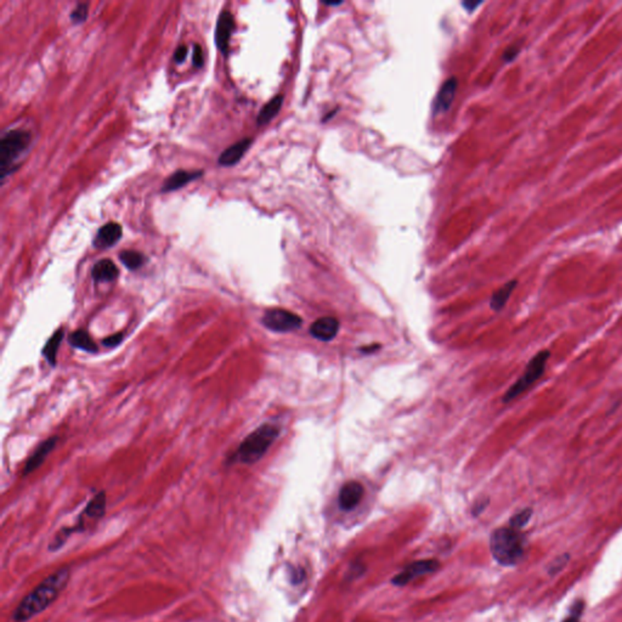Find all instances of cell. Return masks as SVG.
<instances>
[{
  "label": "cell",
  "mask_w": 622,
  "mask_h": 622,
  "mask_svg": "<svg viewBox=\"0 0 622 622\" xmlns=\"http://www.w3.org/2000/svg\"><path fill=\"white\" fill-rule=\"evenodd\" d=\"M71 572L68 568H61L46 577L38 586L26 596L14 612V621L27 622L57 601L70 581Z\"/></svg>",
  "instance_id": "obj_1"
},
{
  "label": "cell",
  "mask_w": 622,
  "mask_h": 622,
  "mask_svg": "<svg viewBox=\"0 0 622 622\" xmlns=\"http://www.w3.org/2000/svg\"><path fill=\"white\" fill-rule=\"evenodd\" d=\"M490 550L501 565H516L525 553V536L510 526L500 528L491 534Z\"/></svg>",
  "instance_id": "obj_2"
},
{
  "label": "cell",
  "mask_w": 622,
  "mask_h": 622,
  "mask_svg": "<svg viewBox=\"0 0 622 622\" xmlns=\"http://www.w3.org/2000/svg\"><path fill=\"white\" fill-rule=\"evenodd\" d=\"M279 434L280 429L275 424H263L242 441L232 459L243 464L258 462L266 454V451L270 449Z\"/></svg>",
  "instance_id": "obj_3"
},
{
  "label": "cell",
  "mask_w": 622,
  "mask_h": 622,
  "mask_svg": "<svg viewBox=\"0 0 622 622\" xmlns=\"http://www.w3.org/2000/svg\"><path fill=\"white\" fill-rule=\"evenodd\" d=\"M31 141V134L25 130H10L0 140V167L1 179L14 170L12 167Z\"/></svg>",
  "instance_id": "obj_4"
},
{
  "label": "cell",
  "mask_w": 622,
  "mask_h": 622,
  "mask_svg": "<svg viewBox=\"0 0 622 622\" xmlns=\"http://www.w3.org/2000/svg\"><path fill=\"white\" fill-rule=\"evenodd\" d=\"M550 357L551 352L547 349L537 352L535 357L528 362L523 376L505 392L502 401L505 403H510L512 400L521 397V394L528 390L534 383L537 382L546 371L547 362L550 360Z\"/></svg>",
  "instance_id": "obj_5"
},
{
  "label": "cell",
  "mask_w": 622,
  "mask_h": 622,
  "mask_svg": "<svg viewBox=\"0 0 622 622\" xmlns=\"http://www.w3.org/2000/svg\"><path fill=\"white\" fill-rule=\"evenodd\" d=\"M261 322L270 331L286 333L301 328L303 320L294 312L277 308L266 311Z\"/></svg>",
  "instance_id": "obj_6"
},
{
  "label": "cell",
  "mask_w": 622,
  "mask_h": 622,
  "mask_svg": "<svg viewBox=\"0 0 622 622\" xmlns=\"http://www.w3.org/2000/svg\"><path fill=\"white\" fill-rule=\"evenodd\" d=\"M440 568V563L435 559H425V561H414L406 566L403 572L394 577L393 585L395 586H406L408 583L417 580L419 577L433 574Z\"/></svg>",
  "instance_id": "obj_7"
},
{
  "label": "cell",
  "mask_w": 622,
  "mask_h": 622,
  "mask_svg": "<svg viewBox=\"0 0 622 622\" xmlns=\"http://www.w3.org/2000/svg\"><path fill=\"white\" fill-rule=\"evenodd\" d=\"M235 20L230 11H223L217 21L215 28V44L221 52L226 54L229 48L230 37L234 32Z\"/></svg>",
  "instance_id": "obj_8"
},
{
  "label": "cell",
  "mask_w": 622,
  "mask_h": 622,
  "mask_svg": "<svg viewBox=\"0 0 622 622\" xmlns=\"http://www.w3.org/2000/svg\"><path fill=\"white\" fill-rule=\"evenodd\" d=\"M105 512H106V495L102 491L100 494L95 495V497L88 503L86 510L79 516L78 526L74 528V529H67V532L71 534L72 531H82L83 523L86 521V519H88V521H99L100 518L103 516Z\"/></svg>",
  "instance_id": "obj_9"
},
{
  "label": "cell",
  "mask_w": 622,
  "mask_h": 622,
  "mask_svg": "<svg viewBox=\"0 0 622 622\" xmlns=\"http://www.w3.org/2000/svg\"><path fill=\"white\" fill-rule=\"evenodd\" d=\"M362 496H363L362 484L355 480H350L343 485L342 489L339 491V497H338L339 507L343 510H354L360 503Z\"/></svg>",
  "instance_id": "obj_10"
},
{
  "label": "cell",
  "mask_w": 622,
  "mask_h": 622,
  "mask_svg": "<svg viewBox=\"0 0 622 622\" xmlns=\"http://www.w3.org/2000/svg\"><path fill=\"white\" fill-rule=\"evenodd\" d=\"M339 331V321L336 317H325L317 319L310 326V334L322 342H330L336 338Z\"/></svg>",
  "instance_id": "obj_11"
},
{
  "label": "cell",
  "mask_w": 622,
  "mask_h": 622,
  "mask_svg": "<svg viewBox=\"0 0 622 622\" xmlns=\"http://www.w3.org/2000/svg\"><path fill=\"white\" fill-rule=\"evenodd\" d=\"M457 87H459V82L454 77H451L443 84V87L440 88L438 95H437L435 102H434V112H446L449 110L451 103L454 101Z\"/></svg>",
  "instance_id": "obj_12"
},
{
  "label": "cell",
  "mask_w": 622,
  "mask_h": 622,
  "mask_svg": "<svg viewBox=\"0 0 622 622\" xmlns=\"http://www.w3.org/2000/svg\"><path fill=\"white\" fill-rule=\"evenodd\" d=\"M57 444V437L46 439L44 443H41V446L34 451V454H32L28 461L26 462L23 475L31 474L34 470H38L51 451L55 449Z\"/></svg>",
  "instance_id": "obj_13"
},
{
  "label": "cell",
  "mask_w": 622,
  "mask_h": 622,
  "mask_svg": "<svg viewBox=\"0 0 622 622\" xmlns=\"http://www.w3.org/2000/svg\"><path fill=\"white\" fill-rule=\"evenodd\" d=\"M122 237V226L118 223H108L101 226L97 231L94 240V245L97 248L112 247Z\"/></svg>",
  "instance_id": "obj_14"
},
{
  "label": "cell",
  "mask_w": 622,
  "mask_h": 622,
  "mask_svg": "<svg viewBox=\"0 0 622 622\" xmlns=\"http://www.w3.org/2000/svg\"><path fill=\"white\" fill-rule=\"evenodd\" d=\"M202 175H203L202 170H178V172L172 174L164 181L162 191L163 192H170V191H174V190L180 189V188L189 184L191 181H194L196 179L201 178Z\"/></svg>",
  "instance_id": "obj_15"
},
{
  "label": "cell",
  "mask_w": 622,
  "mask_h": 622,
  "mask_svg": "<svg viewBox=\"0 0 622 622\" xmlns=\"http://www.w3.org/2000/svg\"><path fill=\"white\" fill-rule=\"evenodd\" d=\"M250 145H252V139L250 138L242 139L239 143L231 145L230 148H226L224 152L220 154V165L230 167V165H234V164L237 163L243 157V154L247 152V150L250 148Z\"/></svg>",
  "instance_id": "obj_16"
},
{
  "label": "cell",
  "mask_w": 622,
  "mask_h": 622,
  "mask_svg": "<svg viewBox=\"0 0 622 622\" xmlns=\"http://www.w3.org/2000/svg\"><path fill=\"white\" fill-rule=\"evenodd\" d=\"M119 271L116 264L110 259H102L92 266V276L97 282H112L117 279Z\"/></svg>",
  "instance_id": "obj_17"
},
{
  "label": "cell",
  "mask_w": 622,
  "mask_h": 622,
  "mask_svg": "<svg viewBox=\"0 0 622 622\" xmlns=\"http://www.w3.org/2000/svg\"><path fill=\"white\" fill-rule=\"evenodd\" d=\"M516 285H518V281L512 280L501 287L500 290H497L492 294L491 301H490L491 309L495 311L502 310L505 308V304H507V301H510V296L514 292Z\"/></svg>",
  "instance_id": "obj_18"
},
{
  "label": "cell",
  "mask_w": 622,
  "mask_h": 622,
  "mask_svg": "<svg viewBox=\"0 0 622 622\" xmlns=\"http://www.w3.org/2000/svg\"><path fill=\"white\" fill-rule=\"evenodd\" d=\"M63 336H65L63 328L57 330V331L49 338V341L46 343V345H44L43 350H41L43 357H46V361L49 362L51 366H55V365H57V352H59V348L61 345Z\"/></svg>",
  "instance_id": "obj_19"
},
{
  "label": "cell",
  "mask_w": 622,
  "mask_h": 622,
  "mask_svg": "<svg viewBox=\"0 0 622 622\" xmlns=\"http://www.w3.org/2000/svg\"><path fill=\"white\" fill-rule=\"evenodd\" d=\"M68 342H70L72 347L83 350V352L95 354L99 350L97 344L92 341V337L89 336V333L87 331H84V330H78V331L73 332L70 336Z\"/></svg>",
  "instance_id": "obj_20"
},
{
  "label": "cell",
  "mask_w": 622,
  "mask_h": 622,
  "mask_svg": "<svg viewBox=\"0 0 622 622\" xmlns=\"http://www.w3.org/2000/svg\"><path fill=\"white\" fill-rule=\"evenodd\" d=\"M282 102H283V97L282 95H276L275 97H272L270 101L268 102L265 106L261 108V112H259L258 118H257V123L259 126H264L266 123L270 122L271 119L275 117L277 113L280 112Z\"/></svg>",
  "instance_id": "obj_21"
},
{
  "label": "cell",
  "mask_w": 622,
  "mask_h": 622,
  "mask_svg": "<svg viewBox=\"0 0 622 622\" xmlns=\"http://www.w3.org/2000/svg\"><path fill=\"white\" fill-rule=\"evenodd\" d=\"M119 259L129 270H137L145 264V257L135 250H123Z\"/></svg>",
  "instance_id": "obj_22"
},
{
  "label": "cell",
  "mask_w": 622,
  "mask_h": 622,
  "mask_svg": "<svg viewBox=\"0 0 622 622\" xmlns=\"http://www.w3.org/2000/svg\"><path fill=\"white\" fill-rule=\"evenodd\" d=\"M532 513H534V512H532L531 508H525V510L518 512L516 514L513 515V516L510 518V528L516 529V530H521L524 526L528 525V523L530 521L531 516H532Z\"/></svg>",
  "instance_id": "obj_23"
},
{
  "label": "cell",
  "mask_w": 622,
  "mask_h": 622,
  "mask_svg": "<svg viewBox=\"0 0 622 622\" xmlns=\"http://www.w3.org/2000/svg\"><path fill=\"white\" fill-rule=\"evenodd\" d=\"M88 12H89V6H88L87 3L78 4V6L74 8V10L71 12L72 22H73V23H81V22H84V21L87 20Z\"/></svg>",
  "instance_id": "obj_24"
},
{
  "label": "cell",
  "mask_w": 622,
  "mask_h": 622,
  "mask_svg": "<svg viewBox=\"0 0 622 622\" xmlns=\"http://www.w3.org/2000/svg\"><path fill=\"white\" fill-rule=\"evenodd\" d=\"M570 559V556L565 553V554H563V556H558L556 561L552 563L551 566H550V569H548V574L550 575H556L558 572H561L563 570V568L566 565V563L569 561Z\"/></svg>",
  "instance_id": "obj_25"
},
{
  "label": "cell",
  "mask_w": 622,
  "mask_h": 622,
  "mask_svg": "<svg viewBox=\"0 0 622 622\" xmlns=\"http://www.w3.org/2000/svg\"><path fill=\"white\" fill-rule=\"evenodd\" d=\"M192 61L196 67H202L203 65V52L199 44L194 46V55H192Z\"/></svg>",
  "instance_id": "obj_26"
},
{
  "label": "cell",
  "mask_w": 622,
  "mask_h": 622,
  "mask_svg": "<svg viewBox=\"0 0 622 622\" xmlns=\"http://www.w3.org/2000/svg\"><path fill=\"white\" fill-rule=\"evenodd\" d=\"M122 341V333H117V334H113V336L108 337L106 339H103V342L102 343H103L105 347H116V345H118Z\"/></svg>",
  "instance_id": "obj_27"
},
{
  "label": "cell",
  "mask_w": 622,
  "mask_h": 622,
  "mask_svg": "<svg viewBox=\"0 0 622 622\" xmlns=\"http://www.w3.org/2000/svg\"><path fill=\"white\" fill-rule=\"evenodd\" d=\"M519 51H521V49H519L518 46H510V48H508V49L505 51V54H503L502 59H503L505 62L513 61L515 57H518Z\"/></svg>",
  "instance_id": "obj_28"
},
{
  "label": "cell",
  "mask_w": 622,
  "mask_h": 622,
  "mask_svg": "<svg viewBox=\"0 0 622 622\" xmlns=\"http://www.w3.org/2000/svg\"><path fill=\"white\" fill-rule=\"evenodd\" d=\"M186 55H188V46H180L175 51V54H174V60L178 63H181V62L185 61Z\"/></svg>",
  "instance_id": "obj_29"
},
{
  "label": "cell",
  "mask_w": 622,
  "mask_h": 622,
  "mask_svg": "<svg viewBox=\"0 0 622 622\" xmlns=\"http://www.w3.org/2000/svg\"><path fill=\"white\" fill-rule=\"evenodd\" d=\"M583 608H585V604L582 602H577L574 604V607H572V615L575 617L581 616L582 612H583Z\"/></svg>",
  "instance_id": "obj_30"
},
{
  "label": "cell",
  "mask_w": 622,
  "mask_h": 622,
  "mask_svg": "<svg viewBox=\"0 0 622 622\" xmlns=\"http://www.w3.org/2000/svg\"><path fill=\"white\" fill-rule=\"evenodd\" d=\"M481 4V1H463V6L468 11H473Z\"/></svg>",
  "instance_id": "obj_31"
},
{
  "label": "cell",
  "mask_w": 622,
  "mask_h": 622,
  "mask_svg": "<svg viewBox=\"0 0 622 622\" xmlns=\"http://www.w3.org/2000/svg\"><path fill=\"white\" fill-rule=\"evenodd\" d=\"M489 503V500L480 501L478 505L474 507V514L478 515L486 508V505Z\"/></svg>",
  "instance_id": "obj_32"
},
{
  "label": "cell",
  "mask_w": 622,
  "mask_h": 622,
  "mask_svg": "<svg viewBox=\"0 0 622 622\" xmlns=\"http://www.w3.org/2000/svg\"><path fill=\"white\" fill-rule=\"evenodd\" d=\"M378 349H381V345L379 344H371L370 347H363L360 349V352H363V354H371V352H374Z\"/></svg>",
  "instance_id": "obj_33"
},
{
  "label": "cell",
  "mask_w": 622,
  "mask_h": 622,
  "mask_svg": "<svg viewBox=\"0 0 622 622\" xmlns=\"http://www.w3.org/2000/svg\"><path fill=\"white\" fill-rule=\"evenodd\" d=\"M323 4H326L328 6H337L343 4V1H323Z\"/></svg>",
  "instance_id": "obj_34"
},
{
  "label": "cell",
  "mask_w": 622,
  "mask_h": 622,
  "mask_svg": "<svg viewBox=\"0 0 622 622\" xmlns=\"http://www.w3.org/2000/svg\"><path fill=\"white\" fill-rule=\"evenodd\" d=\"M563 622H579V617L572 616H572L568 617V619Z\"/></svg>",
  "instance_id": "obj_35"
}]
</instances>
